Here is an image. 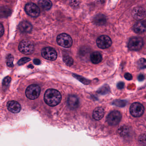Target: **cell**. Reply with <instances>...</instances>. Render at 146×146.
<instances>
[{"instance_id": "d4e9b609", "label": "cell", "mask_w": 146, "mask_h": 146, "mask_svg": "<svg viewBox=\"0 0 146 146\" xmlns=\"http://www.w3.org/2000/svg\"><path fill=\"white\" fill-rule=\"evenodd\" d=\"M137 64L140 69H145L146 68V60L143 58L140 59L138 60Z\"/></svg>"}, {"instance_id": "ba28073f", "label": "cell", "mask_w": 146, "mask_h": 146, "mask_svg": "<svg viewBox=\"0 0 146 146\" xmlns=\"http://www.w3.org/2000/svg\"><path fill=\"white\" fill-rule=\"evenodd\" d=\"M144 111L143 106L139 102H135L131 104L130 108V112L134 117H139L143 114Z\"/></svg>"}, {"instance_id": "1f68e13d", "label": "cell", "mask_w": 146, "mask_h": 146, "mask_svg": "<svg viewBox=\"0 0 146 146\" xmlns=\"http://www.w3.org/2000/svg\"><path fill=\"white\" fill-rule=\"evenodd\" d=\"M124 86V83L123 82H119L117 84V88L119 89H122L123 88Z\"/></svg>"}, {"instance_id": "ffe728a7", "label": "cell", "mask_w": 146, "mask_h": 146, "mask_svg": "<svg viewBox=\"0 0 146 146\" xmlns=\"http://www.w3.org/2000/svg\"><path fill=\"white\" fill-rule=\"evenodd\" d=\"M118 132L121 136L126 137L129 135L130 129L129 127L126 125H123L118 129Z\"/></svg>"}, {"instance_id": "4fadbf2b", "label": "cell", "mask_w": 146, "mask_h": 146, "mask_svg": "<svg viewBox=\"0 0 146 146\" xmlns=\"http://www.w3.org/2000/svg\"><path fill=\"white\" fill-rule=\"evenodd\" d=\"M7 107L9 111L13 113H18L21 110L20 104L15 101L8 102L7 104Z\"/></svg>"}, {"instance_id": "e0dca14e", "label": "cell", "mask_w": 146, "mask_h": 146, "mask_svg": "<svg viewBox=\"0 0 146 146\" xmlns=\"http://www.w3.org/2000/svg\"><path fill=\"white\" fill-rule=\"evenodd\" d=\"M105 110L102 107H97L94 111L93 117L95 120H100L104 117Z\"/></svg>"}, {"instance_id": "52a82bcc", "label": "cell", "mask_w": 146, "mask_h": 146, "mask_svg": "<svg viewBox=\"0 0 146 146\" xmlns=\"http://www.w3.org/2000/svg\"><path fill=\"white\" fill-rule=\"evenodd\" d=\"M41 54L44 58L51 61L55 60L58 56L55 49L50 47L43 48L42 50Z\"/></svg>"}, {"instance_id": "8992f818", "label": "cell", "mask_w": 146, "mask_h": 146, "mask_svg": "<svg viewBox=\"0 0 146 146\" xmlns=\"http://www.w3.org/2000/svg\"><path fill=\"white\" fill-rule=\"evenodd\" d=\"M143 46V40L141 37H133L130 39L128 47L132 51H137L141 49Z\"/></svg>"}, {"instance_id": "ac0fdd59", "label": "cell", "mask_w": 146, "mask_h": 146, "mask_svg": "<svg viewBox=\"0 0 146 146\" xmlns=\"http://www.w3.org/2000/svg\"><path fill=\"white\" fill-rule=\"evenodd\" d=\"M38 5L40 7L45 11L50 10L52 6V4L50 0H40Z\"/></svg>"}, {"instance_id": "44dd1931", "label": "cell", "mask_w": 146, "mask_h": 146, "mask_svg": "<svg viewBox=\"0 0 146 146\" xmlns=\"http://www.w3.org/2000/svg\"><path fill=\"white\" fill-rule=\"evenodd\" d=\"M109 91H110V88L109 86H108L107 84H105L98 90L97 93L100 94L105 95L108 94Z\"/></svg>"}, {"instance_id": "f1b7e54d", "label": "cell", "mask_w": 146, "mask_h": 146, "mask_svg": "<svg viewBox=\"0 0 146 146\" xmlns=\"http://www.w3.org/2000/svg\"><path fill=\"white\" fill-rule=\"evenodd\" d=\"M30 60L31 59L29 58H22V59H21L19 61L18 64L19 65V66L23 65L26 64V63L29 62V61H30Z\"/></svg>"}, {"instance_id": "4dcf8cb0", "label": "cell", "mask_w": 146, "mask_h": 146, "mask_svg": "<svg viewBox=\"0 0 146 146\" xmlns=\"http://www.w3.org/2000/svg\"><path fill=\"white\" fill-rule=\"evenodd\" d=\"M124 77L125 79L128 81H130L132 80V76L130 73H126L124 75Z\"/></svg>"}, {"instance_id": "e575fe53", "label": "cell", "mask_w": 146, "mask_h": 146, "mask_svg": "<svg viewBox=\"0 0 146 146\" xmlns=\"http://www.w3.org/2000/svg\"><path fill=\"white\" fill-rule=\"evenodd\" d=\"M34 64H35L36 65H40V60L37 59H35L34 60Z\"/></svg>"}, {"instance_id": "7c38bea8", "label": "cell", "mask_w": 146, "mask_h": 146, "mask_svg": "<svg viewBox=\"0 0 146 146\" xmlns=\"http://www.w3.org/2000/svg\"><path fill=\"white\" fill-rule=\"evenodd\" d=\"M68 106L72 109L78 108L79 105V101L76 96L70 95L68 97L67 100Z\"/></svg>"}, {"instance_id": "d6986e66", "label": "cell", "mask_w": 146, "mask_h": 146, "mask_svg": "<svg viewBox=\"0 0 146 146\" xmlns=\"http://www.w3.org/2000/svg\"><path fill=\"white\" fill-rule=\"evenodd\" d=\"M90 60L93 64H98L102 60V56L99 52H94L90 55Z\"/></svg>"}, {"instance_id": "5b68a950", "label": "cell", "mask_w": 146, "mask_h": 146, "mask_svg": "<svg viewBox=\"0 0 146 146\" xmlns=\"http://www.w3.org/2000/svg\"><path fill=\"white\" fill-rule=\"evenodd\" d=\"M122 119V115L118 111L111 112L107 117V121L111 125H116L119 123Z\"/></svg>"}, {"instance_id": "30bf717a", "label": "cell", "mask_w": 146, "mask_h": 146, "mask_svg": "<svg viewBox=\"0 0 146 146\" xmlns=\"http://www.w3.org/2000/svg\"><path fill=\"white\" fill-rule=\"evenodd\" d=\"M98 47L102 49H106L111 46L112 41L111 38L106 35H102L98 37L96 40Z\"/></svg>"}, {"instance_id": "277c9868", "label": "cell", "mask_w": 146, "mask_h": 146, "mask_svg": "<svg viewBox=\"0 0 146 146\" xmlns=\"http://www.w3.org/2000/svg\"><path fill=\"white\" fill-rule=\"evenodd\" d=\"M57 42L59 45L66 48H69L72 46V39L69 35L65 33L59 35L57 36Z\"/></svg>"}, {"instance_id": "d590c367", "label": "cell", "mask_w": 146, "mask_h": 146, "mask_svg": "<svg viewBox=\"0 0 146 146\" xmlns=\"http://www.w3.org/2000/svg\"><path fill=\"white\" fill-rule=\"evenodd\" d=\"M96 1L100 4H102L105 2L106 0H96Z\"/></svg>"}, {"instance_id": "3957f363", "label": "cell", "mask_w": 146, "mask_h": 146, "mask_svg": "<svg viewBox=\"0 0 146 146\" xmlns=\"http://www.w3.org/2000/svg\"><path fill=\"white\" fill-rule=\"evenodd\" d=\"M41 89L39 85L31 84L27 88L25 94L30 100H34L39 97Z\"/></svg>"}, {"instance_id": "7402d4cb", "label": "cell", "mask_w": 146, "mask_h": 146, "mask_svg": "<svg viewBox=\"0 0 146 146\" xmlns=\"http://www.w3.org/2000/svg\"><path fill=\"white\" fill-rule=\"evenodd\" d=\"M72 76H73L74 78H76L77 80L80 81V82H81L82 83L84 84L88 85V84H90V81L86 79V78H84L82 76H81L76 75V74H73Z\"/></svg>"}, {"instance_id": "484cf974", "label": "cell", "mask_w": 146, "mask_h": 146, "mask_svg": "<svg viewBox=\"0 0 146 146\" xmlns=\"http://www.w3.org/2000/svg\"><path fill=\"white\" fill-rule=\"evenodd\" d=\"M113 104L117 106L123 107L126 105V101L123 100H117L114 101Z\"/></svg>"}, {"instance_id": "4316f807", "label": "cell", "mask_w": 146, "mask_h": 146, "mask_svg": "<svg viewBox=\"0 0 146 146\" xmlns=\"http://www.w3.org/2000/svg\"><path fill=\"white\" fill-rule=\"evenodd\" d=\"M11 81V78L10 77L7 76L4 78L3 81V86L4 88H7L9 86Z\"/></svg>"}, {"instance_id": "603a6c76", "label": "cell", "mask_w": 146, "mask_h": 146, "mask_svg": "<svg viewBox=\"0 0 146 146\" xmlns=\"http://www.w3.org/2000/svg\"><path fill=\"white\" fill-rule=\"evenodd\" d=\"M63 60L66 64L68 66H71L73 64V59L70 56L68 55H65L63 56Z\"/></svg>"}, {"instance_id": "7a4b0ae2", "label": "cell", "mask_w": 146, "mask_h": 146, "mask_svg": "<svg viewBox=\"0 0 146 146\" xmlns=\"http://www.w3.org/2000/svg\"><path fill=\"white\" fill-rule=\"evenodd\" d=\"M19 49L23 54H31L34 53L35 46L31 41L24 40L20 42L19 46Z\"/></svg>"}, {"instance_id": "cb8c5ba5", "label": "cell", "mask_w": 146, "mask_h": 146, "mask_svg": "<svg viewBox=\"0 0 146 146\" xmlns=\"http://www.w3.org/2000/svg\"><path fill=\"white\" fill-rule=\"evenodd\" d=\"M14 60V57L12 54H9L7 56V66L10 67H13L14 66L13 62Z\"/></svg>"}, {"instance_id": "d6a6232c", "label": "cell", "mask_w": 146, "mask_h": 146, "mask_svg": "<svg viewBox=\"0 0 146 146\" xmlns=\"http://www.w3.org/2000/svg\"><path fill=\"white\" fill-rule=\"evenodd\" d=\"M4 31H5V29H4V26L1 24L0 23V37H1L4 35Z\"/></svg>"}, {"instance_id": "8fae6325", "label": "cell", "mask_w": 146, "mask_h": 146, "mask_svg": "<svg viewBox=\"0 0 146 146\" xmlns=\"http://www.w3.org/2000/svg\"><path fill=\"white\" fill-rule=\"evenodd\" d=\"M132 16L136 20H141L146 16V11L143 7H135L132 11Z\"/></svg>"}, {"instance_id": "9c48e42d", "label": "cell", "mask_w": 146, "mask_h": 146, "mask_svg": "<svg viewBox=\"0 0 146 146\" xmlns=\"http://www.w3.org/2000/svg\"><path fill=\"white\" fill-rule=\"evenodd\" d=\"M25 9L26 13L31 17H38L40 15V8L34 3H28L25 5Z\"/></svg>"}, {"instance_id": "2e32d148", "label": "cell", "mask_w": 146, "mask_h": 146, "mask_svg": "<svg viewBox=\"0 0 146 146\" xmlns=\"http://www.w3.org/2000/svg\"><path fill=\"white\" fill-rule=\"evenodd\" d=\"M93 22L95 24L99 26L104 25L106 23V17L103 14H97L94 18Z\"/></svg>"}, {"instance_id": "83f0119b", "label": "cell", "mask_w": 146, "mask_h": 146, "mask_svg": "<svg viewBox=\"0 0 146 146\" xmlns=\"http://www.w3.org/2000/svg\"><path fill=\"white\" fill-rule=\"evenodd\" d=\"M70 4L73 7H78L80 4L79 0H70Z\"/></svg>"}, {"instance_id": "836d02e7", "label": "cell", "mask_w": 146, "mask_h": 146, "mask_svg": "<svg viewBox=\"0 0 146 146\" xmlns=\"http://www.w3.org/2000/svg\"><path fill=\"white\" fill-rule=\"evenodd\" d=\"M144 79V76L143 74H140L138 77V81L141 82V81H143Z\"/></svg>"}, {"instance_id": "5bb4252c", "label": "cell", "mask_w": 146, "mask_h": 146, "mask_svg": "<svg viewBox=\"0 0 146 146\" xmlns=\"http://www.w3.org/2000/svg\"><path fill=\"white\" fill-rule=\"evenodd\" d=\"M19 29L23 33H30L32 31V26L31 24L27 21H23L19 24Z\"/></svg>"}, {"instance_id": "6da1fadb", "label": "cell", "mask_w": 146, "mask_h": 146, "mask_svg": "<svg viewBox=\"0 0 146 146\" xmlns=\"http://www.w3.org/2000/svg\"><path fill=\"white\" fill-rule=\"evenodd\" d=\"M61 98L62 96L59 91L54 89L47 90L44 95L45 102L52 107L58 105L61 102Z\"/></svg>"}, {"instance_id": "9a60e30c", "label": "cell", "mask_w": 146, "mask_h": 146, "mask_svg": "<svg viewBox=\"0 0 146 146\" xmlns=\"http://www.w3.org/2000/svg\"><path fill=\"white\" fill-rule=\"evenodd\" d=\"M133 30L136 33L141 34L146 31V22L145 21L138 22L135 25Z\"/></svg>"}, {"instance_id": "f546056e", "label": "cell", "mask_w": 146, "mask_h": 146, "mask_svg": "<svg viewBox=\"0 0 146 146\" xmlns=\"http://www.w3.org/2000/svg\"><path fill=\"white\" fill-rule=\"evenodd\" d=\"M139 142L140 143L144 144V145H146V137L145 134L140 136L139 137Z\"/></svg>"}]
</instances>
